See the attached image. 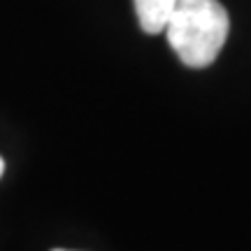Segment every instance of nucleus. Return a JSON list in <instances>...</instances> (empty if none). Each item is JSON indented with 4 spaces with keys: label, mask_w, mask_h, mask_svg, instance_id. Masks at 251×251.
Here are the masks:
<instances>
[{
    "label": "nucleus",
    "mask_w": 251,
    "mask_h": 251,
    "mask_svg": "<svg viewBox=\"0 0 251 251\" xmlns=\"http://www.w3.org/2000/svg\"><path fill=\"white\" fill-rule=\"evenodd\" d=\"M228 30L230 19L219 0H179L163 28L177 58L196 70L216 61Z\"/></svg>",
    "instance_id": "nucleus-1"
},
{
    "label": "nucleus",
    "mask_w": 251,
    "mask_h": 251,
    "mask_svg": "<svg viewBox=\"0 0 251 251\" xmlns=\"http://www.w3.org/2000/svg\"><path fill=\"white\" fill-rule=\"evenodd\" d=\"M133 2L140 28L149 35H158L163 33V28L179 0H133Z\"/></svg>",
    "instance_id": "nucleus-2"
},
{
    "label": "nucleus",
    "mask_w": 251,
    "mask_h": 251,
    "mask_svg": "<svg viewBox=\"0 0 251 251\" xmlns=\"http://www.w3.org/2000/svg\"><path fill=\"white\" fill-rule=\"evenodd\" d=\"M2 170H5V163H2V158H0V177H2Z\"/></svg>",
    "instance_id": "nucleus-3"
},
{
    "label": "nucleus",
    "mask_w": 251,
    "mask_h": 251,
    "mask_svg": "<svg viewBox=\"0 0 251 251\" xmlns=\"http://www.w3.org/2000/svg\"><path fill=\"white\" fill-rule=\"evenodd\" d=\"M54 251H68V249H54Z\"/></svg>",
    "instance_id": "nucleus-4"
}]
</instances>
